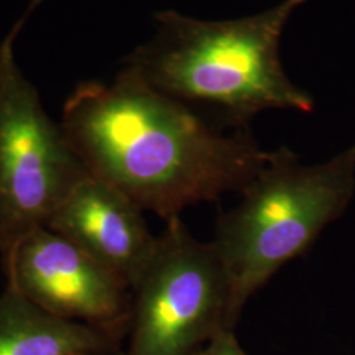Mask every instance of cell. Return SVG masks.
Masks as SVG:
<instances>
[{
	"label": "cell",
	"instance_id": "cell-5",
	"mask_svg": "<svg viewBox=\"0 0 355 355\" xmlns=\"http://www.w3.org/2000/svg\"><path fill=\"white\" fill-rule=\"evenodd\" d=\"M130 292L128 355H191L228 328L225 268L212 242L196 240L180 217L166 223Z\"/></svg>",
	"mask_w": 355,
	"mask_h": 355
},
{
	"label": "cell",
	"instance_id": "cell-1",
	"mask_svg": "<svg viewBox=\"0 0 355 355\" xmlns=\"http://www.w3.org/2000/svg\"><path fill=\"white\" fill-rule=\"evenodd\" d=\"M61 128L85 170L166 223L187 207L241 192L268 152L246 129L223 132L125 67L82 82Z\"/></svg>",
	"mask_w": 355,
	"mask_h": 355
},
{
	"label": "cell",
	"instance_id": "cell-4",
	"mask_svg": "<svg viewBox=\"0 0 355 355\" xmlns=\"http://www.w3.org/2000/svg\"><path fill=\"white\" fill-rule=\"evenodd\" d=\"M41 0L0 42V257L6 270L19 245L87 175L76 153L45 112L37 89L15 62L13 44Z\"/></svg>",
	"mask_w": 355,
	"mask_h": 355
},
{
	"label": "cell",
	"instance_id": "cell-2",
	"mask_svg": "<svg viewBox=\"0 0 355 355\" xmlns=\"http://www.w3.org/2000/svg\"><path fill=\"white\" fill-rule=\"evenodd\" d=\"M305 0H282L266 11L223 21L167 10L154 15L157 32L127 58L128 69L153 89L186 105L215 110L245 129L267 110L311 112V95L286 76L280 38Z\"/></svg>",
	"mask_w": 355,
	"mask_h": 355
},
{
	"label": "cell",
	"instance_id": "cell-6",
	"mask_svg": "<svg viewBox=\"0 0 355 355\" xmlns=\"http://www.w3.org/2000/svg\"><path fill=\"white\" fill-rule=\"evenodd\" d=\"M4 272L7 283L55 316L103 328L130 318L127 283L45 227L19 245Z\"/></svg>",
	"mask_w": 355,
	"mask_h": 355
},
{
	"label": "cell",
	"instance_id": "cell-7",
	"mask_svg": "<svg viewBox=\"0 0 355 355\" xmlns=\"http://www.w3.org/2000/svg\"><path fill=\"white\" fill-rule=\"evenodd\" d=\"M128 196L87 174L51 216L45 228L111 270L132 290L152 259L158 237Z\"/></svg>",
	"mask_w": 355,
	"mask_h": 355
},
{
	"label": "cell",
	"instance_id": "cell-10",
	"mask_svg": "<svg viewBox=\"0 0 355 355\" xmlns=\"http://www.w3.org/2000/svg\"><path fill=\"white\" fill-rule=\"evenodd\" d=\"M76 355H98V354H76Z\"/></svg>",
	"mask_w": 355,
	"mask_h": 355
},
{
	"label": "cell",
	"instance_id": "cell-3",
	"mask_svg": "<svg viewBox=\"0 0 355 355\" xmlns=\"http://www.w3.org/2000/svg\"><path fill=\"white\" fill-rule=\"evenodd\" d=\"M217 224L215 246L229 282L227 325L282 267L304 254L355 195V145L328 161L304 165L287 148L266 161Z\"/></svg>",
	"mask_w": 355,
	"mask_h": 355
},
{
	"label": "cell",
	"instance_id": "cell-8",
	"mask_svg": "<svg viewBox=\"0 0 355 355\" xmlns=\"http://www.w3.org/2000/svg\"><path fill=\"white\" fill-rule=\"evenodd\" d=\"M107 347L101 330L46 312L10 283L0 295V355H99Z\"/></svg>",
	"mask_w": 355,
	"mask_h": 355
},
{
	"label": "cell",
	"instance_id": "cell-9",
	"mask_svg": "<svg viewBox=\"0 0 355 355\" xmlns=\"http://www.w3.org/2000/svg\"><path fill=\"white\" fill-rule=\"evenodd\" d=\"M191 355H249L237 341L233 329L223 328L215 336Z\"/></svg>",
	"mask_w": 355,
	"mask_h": 355
}]
</instances>
